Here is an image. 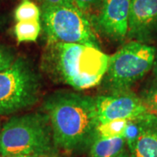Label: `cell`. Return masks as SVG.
Listing matches in <instances>:
<instances>
[{"label":"cell","mask_w":157,"mask_h":157,"mask_svg":"<svg viewBox=\"0 0 157 157\" xmlns=\"http://www.w3.org/2000/svg\"><path fill=\"white\" fill-rule=\"evenodd\" d=\"M55 146L67 152L83 150L95 137V99L72 92L57 93L45 102Z\"/></svg>","instance_id":"cell-1"},{"label":"cell","mask_w":157,"mask_h":157,"mask_svg":"<svg viewBox=\"0 0 157 157\" xmlns=\"http://www.w3.org/2000/svg\"><path fill=\"white\" fill-rule=\"evenodd\" d=\"M128 37L145 44L157 40V0H131Z\"/></svg>","instance_id":"cell-9"},{"label":"cell","mask_w":157,"mask_h":157,"mask_svg":"<svg viewBox=\"0 0 157 157\" xmlns=\"http://www.w3.org/2000/svg\"><path fill=\"white\" fill-rule=\"evenodd\" d=\"M46 6H74L73 0H40Z\"/></svg>","instance_id":"cell-18"},{"label":"cell","mask_w":157,"mask_h":157,"mask_svg":"<svg viewBox=\"0 0 157 157\" xmlns=\"http://www.w3.org/2000/svg\"><path fill=\"white\" fill-rule=\"evenodd\" d=\"M147 115L157 121V83L141 97Z\"/></svg>","instance_id":"cell-16"},{"label":"cell","mask_w":157,"mask_h":157,"mask_svg":"<svg viewBox=\"0 0 157 157\" xmlns=\"http://www.w3.org/2000/svg\"><path fill=\"white\" fill-rule=\"evenodd\" d=\"M0 157H54L53 155H11V156H1Z\"/></svg>","instance_id":"cell-19"},{"label":"cell","mask_w":157,"mask_h":157,"mask_svg":"<svg viewBox=\"0 0 157 157\" xmlns=\"http://www.w3.org/2000/svg\"><path fill=\"white\" fill-rule=\"evenodd\" d=\"M94 99L99 123L113 120L129 121L149 117L142 99L128 90L98 96Z\"/></svg>","instance_id":"cell-7"},{"label":"cell","mask_w":157,"mask_h":157,"mask_svg":"<svg viewBox=\"0 0 157 157\" xmlns=\"http://www.w3.org/2000/svg\"><path fill=\"white\" fill-rule=\"evenodd\" d=\"M128 123V121L126 120H113L105 122H100L96 127L95 137L114 138L124 136Z\"/></svg>","instance_id":"cell-13"},{"label":"cell","mask_w":157,"mask_h":157,"mask_svg":"<svg viewBox=\"0 0 157 157\" xmlns=\"http://www.w3.org/2000/svg\"><path fill=\"white\" fill-rule=\"evenodd\" d=\"M131 0H105L101 11L91 19L93 26L108 39L121 41L128 33Z\"/></svg>","instance_id":"cell-8"},{"label":"cell","mask_w":157,"mask_h":157,"mask_svg":"<svg viewBox=\"0 0 157 157\" xmlns=\"http://www.w3.org/2000/svg\"><path fill=\"white\" fill-rule=\"evenodd\" d=\"M15 59V56L11 50L0 45V72L10 67Z\"/></svg>","instance_id":"cell-17"},{"label":"cell","mask_w":157,"mask_h":157,"mask_svg":"<svg viewBox=\"0 0 157 157\" xmlns=\"http://www.w3.org/2000/svg\"><path fill=\"white\" fill-rule=\"evenodd\" d=\"M154 73H155V79H156V83H157V60L155 62V67H154Z\"/></svg>","instance_id":"cell-20"},{"label":"cell","mask_w":157,"mask_h":157,"mask_svg":"<svg viewBox=\"0 0 157 157\" xmlns=\"http://www.w3.org/2000/svg\"><path fill=\"white\" fill-rule=\"evenodd\" d=\"M55 146L46 113H27L6 121L0 130V155H52Z\"/></svg>","instance_id":"cell-3"},{"label":"cell","mask_w":157,"mask_h":157,"mask_svg":"<svg viewBox=\"0 0 157 157\" xmlns=\"http://www.w3.org/2000/svg\"><path fill=\"white\" fill-rule=\"evenodd\" d=\"M40 93V81L31 65L16 59L0 72V115H8L33 106Z\"/></svg>","instance_id":"cell-5"},{"label":"cell","mask_w":157,"mask_h":157,"mask_svg":"<svg viewBox=\"0 0 157 157\" xmlns=\"http://www.w3.org/2000/svg\"><path fill=\"white\" fill-rule=\"evenodd\" d=\"M42 29L41 20L18 21L14 26V34L17 42H35Z\"/></svg>","instance_id":"cell-12"},{"label":"cell","mask_w":157,"mask_h":157,"mask_svg":"<svg viewBox=\"0 0 157 157\" xmlns=\"http://www.w3.org/2000/svg\"><path fill=\"white\" fill-rule=\"evenodd\" d=\"M117 157H131V155H129L128 153H126V152L124 151L123 153H121L120 155H118Z\"/></svg>","instance_id":"cell-21"},{"label":"cell","mask_w":157,"mask_h":157,"mask_svg":"<svg viewBox=\"0 0 157 157\" xmlns=\"http://www.w3.org/2000/svg\"><path fill=\"white\" fill-rule=\"evenodd\" d=\"M156 50L154 46L132 40L109 56L107 81L115 92L128 91L142 78L155 65Z\"/></svg>","instance_id":"cell-6"},{"label":"cell","mask_w":157,"mask_h":157,"mask_svg":"<svg viewBox=\"0 0 157 157\" xmlns=\"http://www.w3.org/2000/svg\"><path fill=\"white\" fill-rule=\"evenodd\" d=\"M14 17L17 22L26 20H40L41 10L31 0H23L14 11Z\"/></svg>","instance_id":"cell-14"},{"label":"cell","mask_w":157,"mask_h":157,"mask_svg":"<svg viewBox=\"0 0 157 157\" xmlns=\"http://www.w3.org/2000/svg\"><path fill=\"white\" fill-rule=\"evenodd\" d=\"M41 25L48 45L73 43L99 47L93 24L75 6H41Z\"/></svg>","instance_id":"cell-4"},{"label":"cell","mask_w":157,"mask_h":157,"mask_svg":"<svg viewBox=\"0 0 157 157\" xmlns=\"http://www.w3.org/2000/svg\"><path fill=\"white\" fill-rule=\"evenodd\" d=\"M127 145L124 136L114 138L95 137L90 146L89 157H117Z\"/></svg>","instance_id":"cell-11"},{"label":"cell","mask_w":157,"mask_h":157,"mask_svg":"<svg viewBox=\"0 0 157 157\" xmlns=\"http://www.w3.org/2000/svg\"><path fill=\"white\" fill-rule=\"evenodd\" d=\"M47 64L53 74L77 90L92 88L107 74L109 56L95 45L49 44Z\"/></svg>","instance_id":"cell-2"},{"label":"cell","mask_w":157,"mask_h":157,"mask_svg":"<svg viewBox=\"0 0 157 157\" xmlns=\"http://www.w3.org/2000/svg\"><path fill=\"white\" fill-rule=\"evenodd\" d=\"M105 0H73L74 6L86 15L90 20L101 11Z\"/></svg>","instance_id":"cell-15"},{"label":"cell","mask_w":157,"mask_h":157,"mask_svg":"<svg viewBox=\"0 0 157 157\" xmlns=\"http://www.w3.org/2000/svg\"><path fill=\"white\" fill-rule=\"evenodd\" d=\"M128 148L131 157H157V121L147 118L140 133Z\"/></svg>","instance_id":"cell-10"}]
</instances>
